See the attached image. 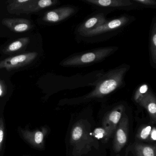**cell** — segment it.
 I'll list each match as a JSON object with an SVG mask.
<instances>
[{"instance_id": "cell-2", "label": "cell", "mask_w": 156, "mask_h": 156, "mask_svg": "<svg viewBox=\"0 0 156 156\" xmlns=\"http://www.w3.org/2000/svg\"><path fill=\"white\" fill-rule=\"evenodd\" d=\"M38 55L36 52H31L8 57L0 61V70L5 69L7 71H11L23 67L31 63Z\"/></svg>"}, {"instance_id": "cell-9", "label": "cell", "mask_w": 156, "mask_h": 156, "mask_svg": "<svg viewBox=\"0 0 156 156\" xmlns=\"http://www.w3.org/2000/svg\"><path fill=\"white\" fill-rule=\"evenodd\" d=\"M30 42V38L29 37L20 38L7 45L3 50V53L6 54H10L20 51L26 48Z\"/></svg>"}, {"instance_id": "cell-14", "label": "cell", "mask_w": 156, "mask_h": 156, "mask_svg": "<svg viewBox=\"0 0 156 156\" xmlns=\"http://www.w3.org/2000/svg\"><path fill=\"white\" fill-rule=\"evenodd\" d=\"M113 132L109 129L104 127H98L96 128L93 132V135L98 139H101L106 142L109 140L113 134Z\"/></svg>"}, {"instance_id": "cell-20", "label": "cell", "mask_w": 156, "mask_h": 156, "mask_svg": "<svg viewBox=\"0 0 156 156\" xmlns=\"http://www.w3.org/2000/svg\"><path fill=\"white\" fill-rule=\"evenodd\" d=\"M7 93V87L4 81L0 79V97H3Z\"/></svg>"}, {"instance_id": "cell-18", "label": "cell", "mask_w": 156, "mask_h": 156, "mask_svg": "<svg viewBox=\"0 0 156 156\" xmlns=\"http://www.w3.org/2000/svg\"><path fill=\"white\" fill-rule=\"evenodd\" d=\"M94 2H96L98 5H101L102 6H112V5H115V3L116 2L115 1H112L110 0H99L98 1Z\"/></svg>"}, {"instance_id": "cell-22", "label": "cell", "mask_w": 156, "mask_h": 156, "mask_svg": "<svg viewBox=\"0 0 156 156\" xmlns=\"http://www.w3.org/2000/svg\"><path fill=\"white\" fill-rule=\"evenodd\" d=\"M148 90V87L147 85H142L140 88L139 92L140 94H144L147 92Z\"/></svg>"}, {"instance_id": "cell-24", "label": "cell", "mask_w": 156, "mask_h": 156, "mask_svg": "<svg viewBox=\"0 0 156 156\" xmlns=\"http://www.w3.org/2000/svg\"><path fill=\"white\" fill-rule=\"evenodd\" d=\"M152 40H153V42L154 43V46H156V35L154 34L153 36V38H152Z\"/></svg>"}, {"instance_id": "cell-11", "label": "cell", "mask_w": 156, "mask_h": 156, "mask_svg": "<svg viewBox=\"0 0 156 156\" xmlns=\"http://www.w3.org/2000/svg\"><path fill=\"white\" fill-rule=\"evenodd\" d=\"M135 151L137 156H156V147L144 144H136Z\"/></svg>"}, {"instance_id": "cell-13", "label": "cell", "mask_w": 156, "mask_h": 156, "mask_svg": "<svg viewBox=\"0 0 156 156\" xmlns=\"http://www.w3.org/2000/svg\"><path fill=\"white\" fill-rule=\"evenodd\" d=\"M117 82L114 79H109L103 82L99 87L98 92H96L95 95H104L107 94L114 91L116 88Z\"/></svg>"}, {"instance_id": "cell-3", "label": "cell", "mask_w": 156, "mask_h": 156, "mask_svg": "<svg viewBox=\"0 0 156 156\" xmlns=\"http://www.w3.org/2000/svg\"><path fill=\"white\" fill-rule=\"evenodd\" d=\"M128 118L126 115L121 118L115 132L113 149L115 152L121 150L126 144L129 133Z\"/></svg>"}, {"instance_id": "cell-7", "label": "cell", "mask_w": 156, "mask_h": 156, "mask_svg": "<svg viewBox=\"0 0 156 156\" xmlns=\"http://www.w3.org/2000/svg\"><path fill=\"white\" fill-rule=\"evenodd\" d=\"M87 137L86 130L83 123L77 122L75 124L71 131V144L78 149L79 145L86 143Z\"/></svg>"}, {"instance_id": "cell-19", "label": "cell", "mask_w": 156, "mask_h": 156, "mask_svg": "<svg viewBox=\"0 0 156 156\" xmlns=\"http://www.w3.org/2000/svg\"><path fill=\"white\" fill-rule=\"evenodd\" d=\"M98 21V20L97 18H91V19L88 20L86 23L84 25L85 28H86V29H89V28H92L95 25L96 23H97Z\"/></svg>"}, {"instance_id": "cell-15", "label": "cell", "mask_w": 156, "mask_h": 156, "mask_svg": "<svg viewBox=\"0 0 156 156\" xmlns=\"http://www.w3.org/2000/svg\"><path fill=\"white\" fill-rule=\"evenodd\" d=\"M151 128V126L149 125L141 126L137 133L136 137L138 139L141 140H146L149 139Z\"/></svg>"}, {"instance_id": "cell-16", "label": "cell", "mask_w": 156, "mask_h": 156, "mask_svg": "<svg viewBox=\"0 0 156 156\" xmlns=\"http://www.w3.org/2000/svg\"><path fill=\"white\" fill-rule=\"evenodd\" d=\"M96 55L94 53H88L82 55L80 58L81 62L83 63H89L93 62L95 59Z\"/></svg>"}, {"instance_id": "cell-4", "label": "cell", "mask_w": 156, "mask_h": 156, "mask_svg": "<svg viewBox=\"0 0 156 156\" xmlns=\"http://www.w3.org/2000/svg\"><path fill=\"white\" fill-rule=\"evenodd\" d=\"M2 23L15 32H24L30 30L32 27L30 21L20 18H6L3 19Z\"/></svg>"}, {"instance_id": "cell-21", "label": "cell", "mask_w": 156, "mask_h": 156, "mask_svg": "<svg viewBox=\"0 0 156 156\" xmlns=\"http://www.w3.org/2000/svg\"><path fill=\"white\" fill-rule=\"evenodd\" d=\"M149 139L151 141H155L156 140V129L155 127L151 128Z\"/></svg>"}, {"instance_id": "cell-23", "label": "cell", "mask_w": 156, "mask_h": 156, "mask_svg": "<svg viewBox=\"0 0 156 156\" xmlns=\"http://www.w3.org/2000/svg\"><path fill=\"white\" fill-rule=\"evenodd\" d=\"M136 2H141V3H143V4H150L151 3V2L150 1H147V0H145V1H142V0H137L136 1Z\"/></svg>"}, {"instance_id": "cell-12", "label": "cell", "mask_w": 156, "mask_h": 156, "mask_svg": "<svg viewBox=\"0 0 156 156\" xmlns=\"http://www.w3.org/2000/svg\"><path fill=\"white\" fill-rule=\"evenodd\" d=\"M123 20L118 19V20H114L105 25L98 26L91 30L88 31L87 32V34H97L106 31L108 30L115 29L121 26L123 23Z\"/></svg>"}, {"instance_id": "cell-6", "label": "cell", "mask_w": 156, "mask_h": 156, "mask_svg": "<svg viewBox=\"0 0 156 156\" xmlns=\"http://www.w3.org/2000/svg\"><path fill=\"white\" fill-rule=\"evenodd\" d=\"M23 138L29 143L36 147H41L44 145V137L47 133V129L43 128L42 130L31 131L28 130H20Z\"/></svg>"}, {"instance_id": "cell-10", "label": "cell", "mask_w": 156, "mask_h": 156, "mask_svg": "<svg viewBox=\"0 0 156 156\" xmlns=\"http://www.w3.org/2000/svg\"><path fill=\"white\" fill-rule=\"evenodd\" d=\"M147 109L151 120L154 123L156 120V104L155 100L150 97H141L137 100Z\"/></svg>"}, {"instance_id": "cell-8", "label": "cell", "mask_w": 156, "mask_h": 156, "mask_svg": "<svg viewBox=\"0 0 156 156\" xmlns=\"http://www.w3.org/2000/svg\"><path fill=\"white\" fill-rule=\"evenodd\" d=\"M69 14V9L66 8L56 9L46 12L44 16L43 20L46 22H58L65 19Z\"/></svg>"}, {"instance_id": "cell-1", "label": "cell", "mask_w": 156, "mask_h": 156, "mask_svg": "<svg viewBox=\"0 0 156 156\" xmlns=\"http://www.w3.org/2000/svg\"><path fill=\"white\" fill-rule=\"evenodd\" d=\"M56 1L52 0H12L8 2V12L20 15L38 12L56 4Z\"/></svg>"}, {"instance_id": "cell-17", "label": "cell", "mask_w": 156, "mask_h": 156, "mask_svg": "<svg viewBox=\"0 0 156 156\" xmlns=\"http://www.w3.org/2000/svg\"><path fill=\"white\" fill-rule=\"evenodd\" d=\"M4 120L2 117L0 118V152L2 149V144H3V140H4Z\"/></svg>"}, {"instance_id": "cell-5", "label": "cell", "mask_w": 156, "mask_h": 156, "mask_svg": "<svg viewBox=\"0 0 156 156\" xmlns=\"http://www.w3.org/2000/svg\"><path fill=\"white\" fill-rule=\"evenodd\" d=\"M124 107L119 106L107 114L103 121V127L114 134L123 115Z\"/></svg>"}]
</instances>
